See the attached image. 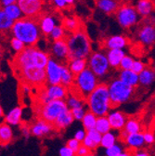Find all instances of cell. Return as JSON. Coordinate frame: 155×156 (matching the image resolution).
I'll list each match as a JSON object with an SVG mask.
<instances>
[{
  "mask_svg": "<svg viewBox=\"0 0 155 156\" xmlns=\"http://www.w3.org/2000/svg\"><path fill=\"white\" fill-rule=\"evenodd\" d=\"M50 60L48 53L35 47H26L18 53L13 60L14 69L20 68H40L46 69Z\"/></svg>",
  "mask_w": 155,
  "mask_h": 156,
  "instance_id": "cell-1",
  "label": "cell"
},
{
  "mask_svg": "<svg viewBox=\"0 0 155 156\" xmlns=\"http://www.w3.org/2000/svg\"><path fill=\"white\" fill-rule=\"evenodd\" d=\"M13 37L20 39L26 47H34L39 41L41 30L38 24L32 18H23L15 22L11 29Z\"/></svg>",
  "mask_w": 155,
  "mask_h": 156,
  "instance_id": "cell-2",
  "label": "cell"
},
{
  "mask_svg": "<svg viewBox=\"0 0 155 156\" xmlns=\"http://www.w3.org/2000/svg\"><path fill=\"white\" fill-rule=\"evenodd\" d=\"M86 102L88 111L98 117L107 116L110 112L109 111L112 108L108 85L99 84L97 88L86 98Z\"/></svg>",
  "mask_w": 155,
  "mask_h": 156,
  "instance_id": "cell-3",
  "label": "cell"
},
{
  "mask_svg": "<svg viewBox=\"0 0 155 156\" xmlns=\"http://www.w3.org/2000/svg\"><path fill=\"white\" fill-rule=\"evenodd\" d=\"M69 48V61L74 58H88L91 55V43L87 34L81 30L66 37Z\"/></svg>",
  "mask_w": 155,
  "mask_h": 156,
  "instance_id": "cell-4",
  "label": "cell"
},
{
  "mask_svg": "<svg viewBox=\"0 0 155 156\" xmlns=\"http://www.w3.org/2000/svg\"><path fill=\"white\" fill-rule=\"evenodd\" d=\"M98 76H97L89 68H86L84 72L75 76L72 93H75L86 100V98L99 86Z\"/></svg>",
  "mask_w": 155,
  "mask_h": 156,
  "instance_id": "cell-5",
  "label": "cell"
},
{
  "mask_svg": "<svg viewBox=\"0 0 155 156\" xmlns=\"http://www.w3.org/2000/svg\"><path fill=\"white\" fill-rule=\"evenodd\" d=\"M110 98L112 108H116L125 102H127L134 93V87L126 85L122 80L114 79L108 84Z\"/></svg>",
  "mask_w": 155,
  "mask_h": 156,
  "instance_id": "cell-6",
  "label": "cell"
},
{
  "mask_svg": "<svg viewBox=\"0 0 155 156\" xmlns=\"http://www.w3.org/2000/svg\"><path fill=\"white\" fill-rule=\"evenodd\" d=\"M68 110L69 108L64 100H57L46 104H38L36 113L39 116V119L53 125L56 120Z\"/></svg>",
  "mask_w": 155,
  "mask_h": 156,
  "instance_id": "cell-7",
  "label": "cell"
},
{
  "mask_svg": "<svg viewBox=\"0 0 155 156\" xmlns=\"http://www.w3.org/2000/svg\"><path fill=\"white\" fill-rule=\"evenodd\" d=\"M69 96V88L63 85H51L41 87L37 95L39 104H46L57 100H66Z\"/></svg>",
  "mask_w": 155,
  "mask_h": 156,
  "instance_id": "cell-8",
  "label": "cell"
},
{
  "mask_svg": "<svg viewBox=\"0 0 155 156\" xmlns=\"http://www.w3.org/2000/svg\"><path fill=\"white\" fill-rule=\"evenodd\" d=\"M87 67L98 77L105 76L110 70L107 55L103 52H93L87 58Z\"/></svg>",
  "mask_w": 155,
  "mask_h": 156,
  "instance_id": "cell-9",
  "label": "cell"
},
{
  "mask_svg": "<svg viewBox=\"0 0 155 156\" xmlns=\"http://www.w3.org/2000/svg\"><path fill=\"white\" fill-rule=\"evenodd\" d=\"M139 13L136 8L131 6H123L116 11L117 22L123 28H130L139 22Z\"/></svg>",
  "mask_w": 155,
  "mask_h": 156,
  "instance_id": "cell-10",
  "label": "cell"
},
{
  "mask_svg": "<svg viewBox=\"0 0 155 156\" xmlns=\"http://www.w3.org/2000/svg\"><path fill=\"white\" fill-rule=\"evenodd\" d=\"M62 64L55 58H50V60L46 68L47 73V85H60L62 84Z\"/></svg>",
  "mask_w": 155,
  "mask_h": 156,
  "instance_id": "cell-11",
  "label": "cell"
},
{
  "mask_svg": "<svg viewBox=\"0 0 155 156\" xmlns=\"http://www.w3.org/2000/svg\"><path fill=\"white\" fill-rule=\"evenodd\" d=\"M121 140L130 149V151H138L140 150L145 142L144 134L143 133H134V134H127L125 131L121 132Z\"/></svg>",
  "mask_w": 155,
  "mask_h": 156,
  "instance_id": "cell-12",
  "label": "cell"
},
{
  "mask_svg": "<svg viewBox=\"0 0 155 156\" xmlns=\"http://www.w3.org/2000/svg\"><path fill=\"white\" fill-rule=\"evenodd\" d=\"M17 4L22 9L23 16L33 18L37 15L42 9V0H18Z\"/></svg>",
  "mask_w": 155,
  "mask_h": 156,
  "instance_id": "cell-13",
  "label": "cell"
},
{
  "mask_svg": "<svg viewBox=\"0 0 155 156\" xmlns=\"http://www.w3.org/2000/svg\"><path fill=\"white\" fill-rule=\"evenodd\" d=\"M51 54L56 61L69 60V48L65 39L54 41L51 45Z\"/></svg>",
  "mask_w": 155,
  "mask_h": 156,
  "instance_id": "cell-14",
  "label": "cell"
},
{
  "mask_svg": "<svg viewBox=\"0 0 155 156\" xmlns=\"http://www.w3.org/2000/svg\"><path fill=\"white\" fill-rule=\"evenodd\" d=\"M109 122L111 124V129L114 130H124L125 124L128 120L127 116L120 111L110 112L107 115Z\"/></svg>",
  "mask_w": 155,
  "mask_h": 156,
  "instance_id": "cell-15",
  "label": "cell"
},
{
  "mask_svg": "<svg viewBox=\"0 0 155 156\" xmlns=\"http://www.w3.org/2000/svg\"><path fill=\"white\" fill-rule=\"evenodd\" d=\"M53 129H54V126L52 124H49L42 119L36 120L31 126L32 135L34 136H37V138H42V136L49 135Z\"/></svg>",
  "mask_w": 155,
  "mask_h": 156,
  "instance_id": "cell-16",
  "label": "cell"
},
{
  "mask_svg": "<svg viewBox=\"0 0 155 156\" xmlns=\"http://www.w3.org/2000/svg\"><path fill=\"white\" fill-rule=\"evenodd\" d=\"M138 38L141 44L152 46L155 44V27L150 24H145L139 31Z\"/></svg>",
  "mask_w": 155,
  "mask_h": 156,
  "instance_id": "cell-17",
  "label": "cell"
},
{
  "mask_svg": "<svg viewBox=\"0 0 155 156\" xmlns=\"http://www.w3.org/2000/svg\"><path fill=\"white\" fill-rule=\"evenodd\" d=\"M104 46L108 50L111 49H124L127 46V39L120 34L111 35L108 37L105 42Z\"/></svg>",
  "mask_w": 155,
  "mask_h": 156,
  "instance_id": "cell-18",
  "label": "cell"
},
{
  "mask_svg": "<svg viewBox=\"0 0 155 156\" xmlns=\"http://www.w3.org/2000/svg\"><path fill=\"white\" fill-rule=\"evenodd\" d=\"M106 55L111 67L114 69L120 68L123 58L126 56L123 49H111L107 51Z\"/></svg>",
  "mask_w": 155,
  "mask_h": 156,
  "instance_id": "cell-19",
  "label": "cell"
},
{
  "mask_svg": "<svg viewBox=\"0 0 155 156\" xmlns=\"http://www.w3.org/2000/svg\"><path fill=\"white\" fill-rule=\"evenodd\" d=\"M23 120V108L20 106L14 107L5 115V123L9 126H18Z\"/></svg>",
  "mask_w": 155,
  "mask_h": 156,
  "instance_id": "cell-20",
  "label": "cell"
},
{
  "mask_svg": "<svg viewBox=\"0 0 155 156\" xmlns=\"http://www.w3.org/2000/svg\"><path fill=\"white\" fill-rule=\"evenodd\" d=\"M73 120H74V118H73L72 111L68 110V111L64 112L59 118L56 120V122L53 124V126L57 130H63V129L67 128L68 126H70L72 124Z\"/></svg>",
  "mask_w": 155,
  "mask_h": 156,
  "instance_id": "cell-21",
  "label": "cell"
},
{
  "mask_svg": "<svg viewBox=\"0 0 155 156\" xmlns=\"http://www.w3.org/2000/svg\"><path fill=\"white\" fill-rule=\"evenodd\" d=\"M119 79L134 88L139 85V74L136 73L132 70L121 71L119 74Z\"/></svg>",
  "mask_w": 155,
  "mask_h": 156,
  "instance_id": "cell-22",
  "label": "cell"
},
{
  "mask_svg": "<svg viewBox=\"0 0 155 156\" xmlns=\"http://www.w3.org/2000/svg\"><path fill=\"white\" fill-rule=\"evenodd\" d=\"M56 26H57L56 19L50 15L44 16L39 22V27H40L41 33L46 35H49Z\"/></svg>",
  "mask_w": 155,
  "mask_h": 156,
  "instance_id": "cell-23",
  "label": "cell"
},
{
  "mask_svg": "<svg viewBox=\"0 0 155 156\" xmlns=\"http://www.w3.org/2000/svg\"><path fill=\"white\" fill-rule=\"evenodd\" d=\"M68 67L70 71L76 76L84 72L87 67V60L86 58H74L69 61Z\"/></svg>",
  "mask_w": 155,
  "mask_h": 156,
  "instance_id": "cell-24",
  "label": "cell"
},
{
  "mask_svg": "<svg viewBox=\"0 0 155 156\" xmlns=\"http://www.w3.org/2000/svg\"><path fill=\"white\" fill-rule=\"evenodd\" d=\"M65 101H66V104H67L69 110H71V111L74 110V109L85 107V103H86L85 99H83V98L80 97L79 95L72 93V92L69 93V96L67 97Z\"/></svg>",
  "mask_w": 155,
  "mask_h": 156,
  "instance_id": "cell-25",
  "label": "cell"
},
{
  "mask_svg": "<svg viewBox=\"0 0 155 156\" xmlns=\"http://www.w3.org/2000/svg\"><path fill=\"white\" fill-rule=\"evenodd\" d=\"M13 131L10 126L7 123H1L0 125V142L2 146H6L12 141Z\"/></svg>",
  "mask_w": 155,
  "mask_h": 156,
  "instance_id": "cell-26",
  "label": "cell"
},
{
  "mask_svg": "<svg viewBox=\"0 0 155 156\" xmlns=\"http://www.w3.org/2000/svg\"><path fill=\"white\" fill-rule=\"evenodd\" d=\"M99 9L106 14H111L118 10V3L116 0H98L97 2Z\"/></svg>",
  "mask_w": 155,
  "mask_h": 156,
  "instance_id": "cell-27",
  "label": "cell"
},
{
  "mask_svg": "<svg viewBox=\"0 0 155 156\" xmlns=\"http://www.w3.org/2000/svg\"><path fill=\"white\" fill-rule=\"evenodd\" d=\"M136 9L141 17L149 16L153 9L152 0H139L137 5H136Z\"/></svg>",
  "mask_w": 155,
  "mask_h": 156,
  "instance_id": "cell-28",
  "label": "cell"
},
{
  "mask_svg": "<svg viewBox=\"0 0 155 156\" xmlns=\"http://www.w3.org/2000/svg\"><path fill=\"white\" fill-rule=\"evenodd\" d=\"M2 10L5 12V14L9 18H10L15 22L23 19V13L18 4H13V5L8 6V7H3Z\"/></svg>",
  "mask_w": 155,
  "mask_h": 156,
  "instance_id": "cell-29",
  "label": "cell"
},
{
  "mask_svg": "<svg viewBox=\"0 0 155 156\" xmlns=\"http://www.w3.org/2000/svg\"><path fill=\"white\" fill-rule=\"evenodd\" d=\"M74 80H75V75L70 71L68 65L62 64V85H63L64 87H66L68 88H71L74 84Z\"/></svg>",
  "mask_w": 155,
  "mask_h": 156,
  "instance_id": "cell-30",
  "label": "cell"
},
{
  "mask_svg": "<svg viewBox=\"0 0 155 156\" xmlns=\"http://www.w3.org/2000/svg\"><path fill=\"white\" fill-rule=\"evenodd\" d=\"M155 80V73L153 69L146 67V69L139 73V85L143 87H148L153 83Z\"/></svg>",
  "mask_w": 155,
  "mask_h": 156,
  "instance_id": "cell-31",
  "label": "cell"
},
{
  "mask_svg": "<svg viewBox=\"0 0 155 156\" xmlns=\"http://www.w3.org/2000/svg\"><path fill=\"white\" fill-rule=\"evenodd\" d=\"M97 120H98V116L94 114L93 112H91L90 111H87L84 117V119L82 120L84 129H86V131L95 129L96 125H97Z\"/></svg>",
  "mask_w": 155,
  "mask_h": 156,
  "instance_id": "cell-32",
  "label": "cell"
},
{
  "mask_svg": "<svg viewBox=\"0 0 155 156\" xmlns=\"http://www.w3.org/2000/svg\"><path fill=\"white\" fill-rule=\"evenodd\" d=\"M95 129L97 131H99L101 135H104L106 133L111 132V126L109 122V119L107 116H102V117H98V120H97V125Z\"/></svg>",
  "mask_w": 155,
  "mask_h": 156,
  "instance_id": "cell-33",
  "label": "cell"
},
{
  "mask_svg": "<svg viewBox=\"0 0 155 156\" xmlns=\"http://www.w3.org/2000/svg\"><path fill=\"white\" fill-rule=\"evenodd\" d=\"M127 134H134V133H140L141 132V125L140 123L133 118H129L125 124L124 130Z\"/></svg>",
  "mask_w": 155,
  "mask_h": 156,
  "instance_id": "cell-34",
  "label": "cell"
},
{
  "mask_svg": "<svg viewBox=\"0 0 155 156\" xmlns=\"http://www.w3.org/2000/svg\"><path fill=\"white\" fill-rule=\"evenodd\" d=\"M14 24L15 21L9 18L1 9V11H0V29H1V31H11Z\"/></svg>",
  "mask_w": 155,
  "mask_h": 156,
  "instance_id": "cell-35",
  "label": "cell"
},
{
  "mask_svg": "<svg viewBox=\"0 0 155 156\" xmlns=\"http://www.w3.org/2000/svg\"><path fill=\"white\" fill-rule=\"evenodd\" d=\"M62 26L64 27L65 31L71 32L72 34L79 30V22L75 18H66Z\"/></svg>",
  "mask_w": 155,
  "mask_h": 156,
  "instance_id": "cell-36",
  "label": "cell"
},
{
  "mask_svg": "<svg viewBox=\"0 0 155 156\" xmlns=\"http://www.w3.org/2000/svg\"><path fill=\"white\" fill-rule=\"evenodd\" d=\"M116 140H117V138H116V136L113 133H111V132L106 133V134L102 135L100 146L104 149H108V148L113 146L114 144H116Z\"/></svg>",
  "mask_w": 155,
  "mask_h": 156,
  "instance_id": "cell-37",
  "label": "cell"
},
{
  "mask_svg": "<svg viewBox=\"0 0 155 156\" xmlns=\"http://www.w3.org/2000/svg\"><path fill=\"white\" fill-rule=\"evenodd\" d=\"M64 36H65V29L62 25H57L49 34V37L52 39L53 42L62 40V39H64Z\"/></svg>",
  "mask_w": 155,
  "mask_h": 156,
  "instance_id": "cell-38",
  "label": "cell"
},
{
  "mask_svg": "<svg viewBox=\"0 0 155 156\" xmlns=\"http://www.w3.org/2000/svg\"><path fill=\"white\" fill-rule=\"evenodd\" d=\"M9 44H10V48H11L15 52H17V54H18V53H20V52H22V51L26 48V46L24 45V43L22 42V41L20 40V39H18V38H16V37H12V38L10 39Z\"/></svg>",
  "mask_w": 155,
  "mask_h": 156,
  "instance_id": "cell-39",
  "label": "cell"
},
{
  "mask_svg": "<svg viewBox=\"0 0 155 156\" xmlns=\"http://www.w3.org/2000/svg\"><path fill=\"white\" fill-rule=\"evenodd\" d=\"M123 148L120 144L116 143L113 146L105 149V155L106 156H119L123 152Z\"/></svg>",
  "mask_w": 155,
  "mask_h": 156,
  "instance_id": "cell-40",
  "label": "cell"
},
{
  "mask_svg": "<svg viewBox=\"0 0 155 156\" xmlns=\"http://www.w3.org/2000/svg\"><path fill=\"white\" fill-rule=\"evenodd\" d=\"M87 136L93 140V142H94L97 146H98V147L100 146L101 139H102V135H101L99 131H97L96 129L89 130V131H87Z\"/></svg>",
  "mask_w": 155,
  "mask_h": 156,
  "instance_id": "cell-41",
  "label": "cell"
},
{
  "mask_svg": "<svg viewBox=\"0 0 155 156\" xmlns=\"http://www.w3.org/2000/svg\"><path fill=\"white\" fill-rule=\"evenodd\" d=\"M134 60L133 58L130 57V56H125L123 61L121 62V65H120V69L121 71H125V70H131L132 69V66H133V63H134Z\"/></svg>",
  "mask_w": 155,
  "mask_h": 156,
  "instance_id": "cell-42",
  "label": "cell"
},
{
  "mask_svg": "<svg viewBox=\"0 0 155 156\" xmlns=\"http://www.w3.org/2000/svg\"><path fill=\"white\" fill-rule=\"evenodd\" d=\"M86 112H87V111L86 110L85 107L72 110V115H73V118H74V120H77V121H82V120L84 119V117H85Z\"/></svg>",
  "mask_w": 155,
  "mask_h": 156,
  "instance_id": "cell-43",
  "label": "cell"
},
{
  "mask_svg": "<svg viewBox=\"0 0 155 156\" xmlns=\"http://www.w3.org/2000/svg\"><path fill=\"white\" fill-rule=\"evenodd\" d=\"M146 69V65L144 62H142L141 61H135L134 63H133V66H132V71L135 72L136 73H141L144 70Z\"/></svg>",
  "mask_w": 155,
  "mask_h": 156,
  "instance_id": "cell-44",
  "label": "cell"
},
{
  "mask_svg": "<svg viewBox=\"0 0 155 156\" xmlns=\"http://www.w3.org/2000/svg\"><path fill=\"white\" fill-rule=\"evenodd\" d=\"M66 145H67L70 149H72L74 152H76L77 151H78V149L80 148V146L82 145V142L78 141V140H75V139L73 138V139H70V140L67 141Z\"/></svg>",
  "mask_w": 155,
  "mask_h": 156,
  "instance_id": "cell-45",
  "label": "cell"
},
{
  "mask_svg": "<svg viewBox=\"0 0 155 156\" xmlns=\"http://www.w3.org/2000/svg\"><path fill=\"white\" fill-rule=\"evenodd\" d=\"M86 135H87V131L86 129H84V128L83 129H78L74 133L73 138L75 140H77L78 141H80V142H83V140L86 139Z\"/></svg>",
  "mask_w": 155,
  "mask_h": 156,
  "instance_id": "cell-46",
  "label": "cell"
},
{
  "mask_svg": "<svg viewBox=\"0 0 155 156\" xmlns=\"http://www.w3.org/2000/svg\"><path fill=\"white\" fill-rule=\"evenodd\" d=\"M59 154H60V156H75V152L72 149H70L67 145H65L60 149Z\"/></svg>",
  "mask_w": 155,
  "mask_h": 156,
  "instance_id": "cell-47",
  "label": "cell"
},
{
  "mask_svg": "<svg viewBox=\"0 0 155 156\" xmlns=\"http://www.w3.org/2000/svg\"><path fill=\"white\" fill-rule=\"evenodd\" d=\"M82 144H83L84 146H86V148H88L90 151H94V150H96L97 148H98V146H97V145L93 142V140L89 138V136H88L87 135H86V139L83 140Z\"/></svg>",
  "mask_w": 155,
  "mask_h": 156,
  "instance_id": "cell-48",
  "label": "cell"
},
{
  "mask_svg": "<svg viewBox=\"0 0 155 156\" xmlns=\"http://www.w3.org/2000/svg\"><path fill=\"white\" fill-rule=\"evenodd\" d=\"M90 152H91V151L82 144L80 146V148L78 149V151L75 152V156H86V155H87Z\"/></svg>",
  "mask_w": 155,
  "mask_h": 156,
  "instance_id": "cell-49",
  "label": "cell"
},
{
  "mask_svg": "<svg viewBox=\"0 0 155 156\" xmlns=\"http://www.w3.org/2000/svg\"><path fill=\"white\" fill-rule=\"evenodd\" d=\"M144 134V140L147 144H152L155 141V136L151 132H145Z\"/></svg>",
  "mask_w": 155,
  "mask_h": 156,
  "instance_id": "cell-50",
  "label": "cell"
},
{
  "mask_svg": "<svg viewBox=\"0 0 155 156\" xmlns=\"http://www.w3.org/2000/svg\"><path fill=\"white\" fill-rule=\"evenodd\" d=\"M22 133H23V136L26 140H28L30 138V136L32 135V132H31V127H28V126H22Z\"/></svg>",
  "mask_w": 155,
  "mask_h": 156,
  "instance_id": "cell-51",
  "label": "cell"
},
{
  "mask_svg": "<svg viewBox=\"0 0 155 156\" xmlns=\"http://www.w3.org/2000/svg\"><path fill=\"white\" fill-rule=\"evenodd\" d=\"M53 3L58 9H64L68 6L67 3L65 2V0H54Z\"/></svg>",
  "mask_w": 155,
  "mask_h": 156,
  "instance_id": "cell-52",
  "label": "cell"
},
{
  "mask_svg": "<svg viewBox=\"0 0 155 156\" xmlns=\"http://www.w3.org/2000/svg\"><path fill=\"white\" fill-rule=\"evenodd\" d=\"M133 156H150V153L146 151H142V150H138L133 151Z\"/></svg>",
  "mask_w": 155,
  "mask_h": 156,
  "instance_id": "cell-53",
  "label": "cell"
},
{
  "mask_svg": "<svg viewBox=\"0 0 155 156\" xmlns=\"http://www.w3.org/2000/svg\"><path fill=\"white\" fill-rule=\"evenodd\" d=\"M18 0H1V4L3 7H8L13 4H17Z\"/></svg>",
  "mask_w": 155,
  "mask_h": 156,
  "instance_id": "cell-54",
  "label": "cell"
},
{
  "mask_svg": "<svg viewBox=\"0 0 155 156\" xmlns=\"http://www.w3.org/2000/svg\"><path fill=\"white\" fill-rule=\"evenodd\" d=\"M119 156H133V151H125Z\"/></svg>",
  "mask_w": 155,
  "mask_h": 156,
  "instance_id": "cell-55",
  "label": "cell"
},
{
  "mask_svg": "<svg viewBox=\"0 0 155 156\" xmlns=\"http://www.w3.org/2000/svg\"><path fill=\"white\" fill-rule=\"evenodd\" d=\"M74 1H75V0H65V2L67 3V5H72V4L74 3Z\"/></svg>",
  "mask_w": 155,
  "mask_h": 156,
  "instance_id": "cell-56",
  "label": "cell"
},
{
  "mask_svg": "<svg viewBox=\"0 0 155 156\" xmlns=\"http://www.w3.org/2000/svg\"><path fill=\"white\" fill-rule=\"evenodd\" d=\"M86 156H95V154H94L93 152H90V153H88V154L86 155Z\"/></svg>",
  "mask_w": 155,
  "mask_h": 156,
  "instance_id": "cell-57",
  "label": "cell"
},
{
  "mask_svg": "<svg viewBox=\"0 0 155 156\" xmlns=\"http://www.w3.org/2000/svg\"><path fill=\"white\" fill-rule=\"evenodd\" d=\"M153 71H154V73H155V65H154V67H153Z\"/></svg>",
  "mask_w": 155,
  "mask_h": 156,
  "instance_id": "cell-58",
  "label": "cell"
},
{
  "mask_svg": "<svg viewBox=\"0 0 155 156\" xmlns=\"http://www.w3.org/2000/svg\"><path fill=\"white\" fill-rule=\"evenodd\" d=\"M53 1H54V0H53Z\"/></svg>",
  "mask_w": 155,
  "mask_h": 156,
  "instance_id": "cell-59",
  "label": "cell"
}]
</instances>
